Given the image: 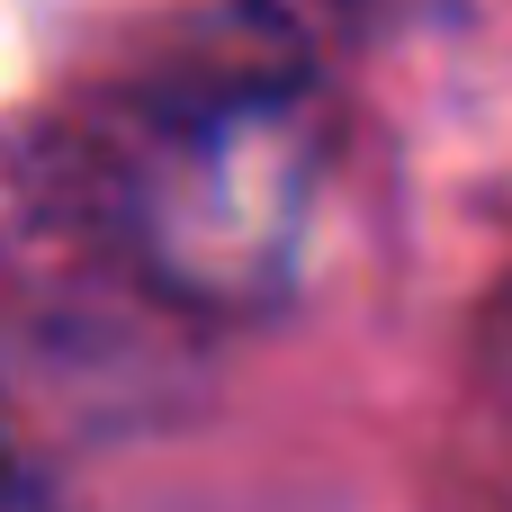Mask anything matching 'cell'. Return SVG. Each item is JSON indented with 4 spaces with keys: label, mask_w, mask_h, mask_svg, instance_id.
<instances>
[{
    "label": "cell",
    "mask_w": 512,
    "mask_h": 512,
    "mask_svg": "<svg viewBox=\"0 0 512 512\" xmlns=\"http://www.w3.org/2000/svg\"><path fill=\"white\" fill-rule=\"evenodd\" d=\"M333 126L306 81L216 72L162 90L108 153V234L198 315H261L297 288L324 216Z\"/></svg>",
    "instance_id": "cell-1"
},
{
    "label": "cell",
    "mask_w": 512,
    "mask_h": 512,
    "mask_svg": "<svg viewBox=\"0 0 512 512\" xmlns=\"http://www.w3.org/2000/svg\"><path fill=\"white\" fill-rule=\"evenodd\" d=\"M0 512H54V504H45V495H36L18 468H0Z\"/></svg>",
    "instance_id": "cell-2"
}]
</instances>
